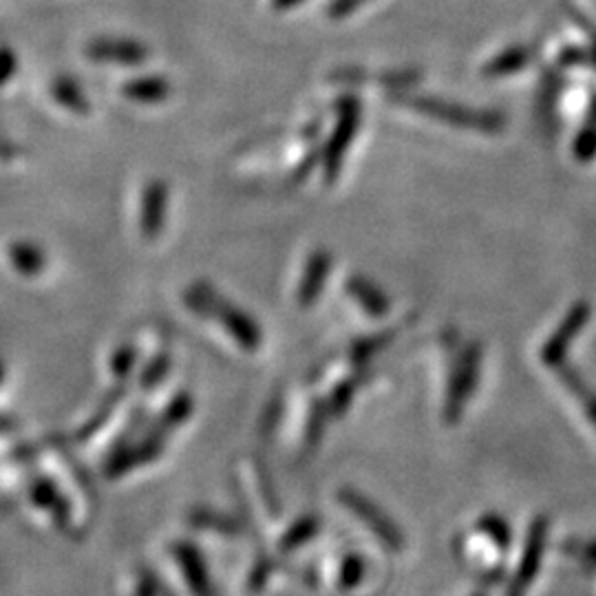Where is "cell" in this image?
<instances>
[{"instance_id": "2e32d148", "label": "cell", "mask_w": 596, "mask_h": 596, "mask_svg": "<svg viewBox=\"0 0 596 596\" xmlns=\"http://www.w3.org/2000/svg\"><path fill=\"white\" fill-rule=\"evenodd\" d=\"M184 298H186L188 310H193L195 314L204 316V318H212V316H215L217 305L221 303L223 296L212 290V287L206 285V283H195V285L188 287Z\"/></svg>"}, {"instance_id": "9a60e30c", "label": "cell", "mask_w": 596, "mask_h": 596, "mask_svg": "<svg viewBox=\"0 0 596 596\" xmlns=\"http://www.w3.org/2000/svg\"><path fill=\"white\" fill-rule=\"evenodd\" d=\"M393 338H396V332H393V329H387V332H380V334L356 340V343L349 349L351 365L358 369L365 367L371 358L378 356L380 351H385L391 345Z\"/></svg>"}, {"instance_id": "e0dca14e", "label": "cell", "mask_w": 596, "mask_h": 596, "mask_svg": "<svg viewBox=\"0 0 596 596\" xmlns=\"http://www.w3.org/2000/svg\"><path fill=\"white\" fill-rule=\"evenodd\" d=\"M51 93H53V98H56L62 106H67L69 111L78 113V115L89 113V102H87V98H84L82 89L73 80H69V78L56 80L51 87Z\"/></svg>"}, {"instance_id": "8fae6325", "label": "cell", "mask_w": 596, "mask_h": 596, "mask_svg": "<svg viewBox=\"0 0 596 596\" xmlns=\"http://www.w3.org/2000/svg\"><path fill=\"white\" fill-rule=\"evenodd\" d=\"M347 292L354 296V301L371 316H385L391 310L387 294L378 285L371 283L365 276H351L347 281Z\"/></svg>"}, {"instance_id": "ffe728a7", "label": "cell", "mask_w": 596, "mask_h": 596, "mask_svg": "<svg viewBox=\"0 0 596 596\" xmlns=\"http://www.w3.org/2000/svg\"><path fill=\"white\" fill-rule=\"evenodd\" d=\"M354 391H356V380H345L332 391V396L327 400V409L332 415H343L347 407L354 400Z\"/></svg>"}, {"instance_id": "8992f818", "label": "cell", "mask_w": 596, "mask_h": 596, "mask_svg": "<svg viewBox=\"0 0 596 596\" xmlns=\"http://www.w3.org/2000/svg\"><path fill=\"white\" fill-rule=\"evenodd\" d=\"M168 212V186L162 179H153L142 193L140 210V230L146 241H155L166 226Z\"/></svg>"}, {"instance_id": "277c9868", "label": "cell", "mask_w": 596, "mask_h": 596, "mask_svg": "<svg viewBox=\"0 0 596 596\" xmlns=\"http://www.w3.org/2000/svg\"><path fill=\"white\" fill-rule=\"evenodd\" d=\"M590 318H592V305L588 301L574 303L572 310L563 316V321L555 329V334L546 340L544 349H541V360H544V365L548 367L563 365V360H566L572 343L581 334V329L590 323Z\"/></svg>"}, {"instance_id": "5b68a950", "label": "cell", "mask_w": 596, "mask_h": 596, "mask_svg": "<svg viewBox=\"0 0 596 596\" xmlns=\"http://www.w3.org/2000/svg\"><path fill=\"white\" fill-rule=\"evenodd\" d=\"M212 318H219L221 327L237 340V345L246 351H257L261 347V327L257 325L254 318H250L246 312L239 310V307L230 305L226 298H221V303L217 305V312Z\"/></svg>"}, {"instance_id": "6da1fadb", "label": "cell", "mask_w": 596, "mask_h": 596, "mask_svg": "<svg viewBox=\"0 0 596 596\" xmlns=\"http://www.w3.org/2000/svg\"><path fill=\"white\" fill-rule=\"evenodd\" d=\"M396 100L407 104L415 113L427 115L431 120L457 126L462 131H475L484 135H499L506 129V115L497 111H480L471 106L446 102L427 95H396Z\"/></svg>"}, {"instance_id": "7c38bea8", "label": "cell", "mask_w": 596, "mask_h": 596, "mask_svg": "<svg viewBox=\"0 0 596 596\" xmlns=\"http://www.w3.org/2000/svg\"><path fill=\"white\" fill-rule=\"evenodd\" d=\"M9 261L23 276H38L42 274L47 265V257L34 243L18 241L14 246H9Z\"/></svg>"}, {"instance_id": "d4e9b609", "label": "cell", "mask_w": 596, "mask_h": 596, "mask_svg": "<svg viewBox=\"0 0 596 596\" xmlns=\"http://www.w3.org/2000/svg\"><path fill=\"white\" fill-rule=\"evenodd\" d=\"M296 3V0H276V7H292Z\"/></svg>"}, {"instance_id": "3957f363", "label": "cell", "mask_w": 596, "mask_h": 596, "mask_svg": "<svg viewBox=\"0 0 596 596\" xmlns=\"http://www.w3.org/2000/svg\"><path fill=\"white\" fill-rule=\"evenodd\" d=\"M360 117H363V111H360V102L354 95H347V98L338 102V122L323 151V170L327 184H334L340 170H343V159L358 133Z\"/></svg>"}, {"instance_id": "d6986e66", "label": "cell", "mask_w": 596, "mask_h": 596, "mask_svg": "<svg viewBox=\"0 0 596 596\" xmlns=\"http://www.w3.org/2000/svg\"><path fill=\"white\" fill-rule=\"evenodd\" d=\"M574 155H577L581 162H590L596 155V95L590 104L588 124L583 126L581 133L577 135V142H574Z\"/></svg>"}, {"instance_id": "cb8c5ba5", "label": "cell", "mask_w": 596, "mask_h": 596, "mask_svg": "<svg viewBox=\"0 0 596 596\" xmlns=\"http://www.w3.org/2000/svg\"><path fill=\"white\" fill-rule=\"evenodd\" d=\"M14 69H16V58L12 51H0V84L9 82V78L14 76Z\"/></svg>"}, {"instance_id": "9c48e42d", "label": "cell", "mask_w": 596, "mask_h": 596, "mask_svg": "<svg viewBox=\"0 0 596 596\" xmlns=\"http://www.w3.org/2000/svg\"><path fill=\"white\" fill-rule=\"evenodd\" d=\"M343 499L345 504L354 510V513H358L360 517H363L367 524L374 528L378 535L387 541L389 546H400L402 539H400V532L398 528L391 524V521L387 519V515L382 513V510L378 506H374L371 502H367V499L363 495H356V493H343Z\"/></svg>"}, {"instance_id": "ac0fdd59", "label": "cell", "mask_w": 596, "mask_h": 596, "mask_svg": "<svg viewBox=\"0 0 596 596\" xmlns=\"http://www.w3.org/2000/svg\"><path fill=\"white\" fill-rule=\"evenodd\" d=\"M530 60V51L526 47H515L508 49L502 56L495 58L493 62H488L484 73L488 78H499V76H508V73L524 69Z\"/></svg>"}, {"instance_id": "4fadbf2b", "label": "cell", "mask_w": 596, "mask_h": 596, "mask_svg": "<svg viewBox=\"0 0 596 596\" xmlns=\"http://www.w3.org/2000/svg\"><path fill=\"white\" fill-rule=\"evenodd\" d=\"M122 93L126 98L140 104H157L164 102L170 95V84L164 78H142L124 84Z\"/></svg>"}, {"instance_id": "ba28073f", "label": "cell", "mask_w": 596, "mask_h": 596, "mask_svg": "<svg viewBox=\"0 0 596 596\" xmlns=\"http://www.w3.org/2000/svg\"><path fill=\"white\" fill-rule=\"evenodd\" d=\"M95 62H113V65H142L148 60V49L131 40H98L87 49Z\"/></svg>"}, {"instance_id": "603a6c76", "label": "cell", "mask_w": 596, "mask_h": 596, "mask_svg": "<svg viewBox=\"0 0 596 596\" xmlns=\"http://www.w3.org/2000/svg\"><path fill=\"white\" fill-rule=\"evenodd\" d=\"M190 411H193V398L188 393H179V396L168 404V411H164V420L166 424H179L184 422Z\"/></svg>"}, {"instance_id": "5bb4252c", "label": "cell", "mask_w": 596, "mask_h": 596, "mask_svg": "<svg viewBox=\"0 0 596 596\" xmlns=\"http://www.w3.org/2000/svg\"><path fill=\"white\" fill-rule=\"evenodd\" d=\"M559 380L563 382V387H566L572 396L581 402V407L585 409V415H588L596 427V391L581 378L579 371L572 367H561Z\"/></svg>"}, {"instance_id": "44dd1931", "label": "cell", "mask_w": 596, "mask_h": 596, "mask_svg": "<svg viewBox=\"0 0 596 596\" xmlns=\"http://www.w3.org/2000/svg\"><path fill=\"white\" fill-rule=\"evenodd\" d=\"M168 369H170V356H168V354H159V356H155V358L151 360V363L146 365V369L142 371V378H140L142 387H146V389L157 387L159 382H162V380L166 378Z\"/></svg>"}, {"instance_id": "52a82bcc", "label": "cell", "mask_w": 596, "mask_h": 596, "mask_svg": "<svg viewBox=\"0 0 596 596\" xmlns=\"http://www.w3.org/2000/svg\"><path fill=\"white\" fill-rule=\"evenodd\" d=\"M332 272V254L327 250H316L310 259H307L303 279L298 283V292H296V301L303 307H312L316 303V298L321 296L325 290L327 276Z\"/></svg>"}, {"instance_id": "7402d4cb", "label": "cell", "mask_w": 596, "mask_h": 596, "mask_svg": "<svg viewBox=\"0 0 596 596\" xmlns=\"http://www.w3.org/2000/svg\"><path fill=\"white\" fill-rule=\"evenodd\" d=\"M135 360H137V351L131 345H124L120 347L113 354L111 358V369L117 378H126L133 371L135 367Z\"/></svg>"}, {"instance_id": "7a4b0ae2", "label": "cell", "mask_w": 596, "mask_h": 596, "mask_svg": "<svg viewBox=\"0 0 596 596\" xmlns=\"http://www.w3.org/2000/svg\"><path fill=\"white\" fill-rule=\"evenodd\" d=\"M482 356H484V349L480 343H468L462 349L460 358H457V363L451 371L449 393H446V402H444V418L449 422L460 420L468 400L473 398L477 382H480Z\"/></svg>"}, {"instance_id": "30bf717a", "label": "cell", "mask_w": 596, "mask_h": 596, "mask_svg": "<svg viewBox=\"0 0 596 596\" xmlns=\"http://www.w3.org/2000/svg\"><path fill=\"white\" fill-rule=\"evenodd\" d=\"M544 537H546V521H537L530 530L526 555H524V561H521V570L517 572V579L513 583V588H510L508 596H524V592L528 590V583L535 579L539 561H541V550H544Z\"/></svg>"}]
</instances>
